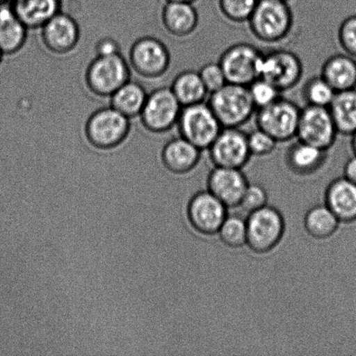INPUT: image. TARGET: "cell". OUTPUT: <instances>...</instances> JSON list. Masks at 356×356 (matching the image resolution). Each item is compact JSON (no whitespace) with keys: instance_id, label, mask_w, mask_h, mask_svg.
Returning <instances> with one entry per match:
<instances>
[{"instance_id":"26","label":"cell","mask_w":356,"mask_h":356,"mask_svg":"<svg viewBox=\"0 0 356 356\" xmlns=\"http://www.w3.org/2000/svg\"><path fill=\"white\" fill-rule=\"evenodd\" d=\"M170 88L183 107L205 102L209 97L199 72L194 70L180 72L174 79Z\"/></svg>"},{"instance_id":"16","label":"cell","mask_w":356,"mask_h":356,"mask_svg":"<svg viewBox=\"0 0 356 356\" xmlns=\"http://www.w3.org/2000/svg\"><path fill=\"white\" fill-rule=\"evenodd\" d=\"M249 181L242 169L215 167L209 172L207 188L227 208L240 205Z\"/></svg>"},{"instance_id":"7","label":"cell","mask_w":356,"mask_h":356,"mask_svg":"<svg viewBox=\"0 0 356 356\" xmlns=\"http://www.w3.org/2000/svg\"><path fill=\"white\" fill-rule=\"evenodd\" d=\"M301 109L282 96L270 106L257 110V127L273 137L278 144L291 141L298 134Z\"/></svg>"},{"instance_id":"3","label":"cell","mask_w":356,"mask_h":356,"mask_svg":"<svg viewBox=\"0 0 356 356\" xmlns=\"http://www.w3.org/2000/svg\"><path fill=\"white\" fill-rule=\"evenodd\" d=\"M86 83L96 96L110 97L131 80V68L121 52L97 55L86 72Z\"/></svg>"},{"instance_id":"1","label":"cell","mask_w":356,"mask_h":356,"mask_svg":"<svg viewBox=\"0 0 356 356\" xmlns=\"http://www.w3.org/2000/svg\"><path fill=\"white\" fill-rule=\"evenodd\" d=\"M294 14L284 0H258L252 15L248 20L250 33L264 44L286 40L294 27Z\"/></svg>"},{"instance_id":"6","label":"cell","mask_w":356,"mask_h":356,"mask_svg":"<svg viewBox=\"0 0 356 356\" xmlns=\"http://www.w3.org/2000/svg\"><path fill=\"white\" fill-rule=\"evenodd\" d=\"M246 222L247 245L257 254L270 252L284 235V216L277 208L268 204L249 213Z\"/></svg>"},{"instance_id":"4","label":"cell","mask_w":356,"mask_h":356,"mask_svg":"<svg viewBox=\"0 0 356 356\" xmlns=\"http://www.w3.org/2000/svg\"><path fill=\"white\" fill-rule=\"evenodd\" d=\"M130 130V118L110 106L90 115L86 121L85 134L93 147L111 149L127 138Z\"/></svg>"},{"instance_id":"8","label":"cell","mask_w":356,"mask_h":356,"mask_svg":"<svg viewBox=\"0 0 356 356\" xmlns=\"http://www.w3.org/2000/svg\"><path fill=\"white\" fill-rule=\"evenodd\" d=\"M259 78L273 83L282 92L295 88L303 76V65L298 54L277 49L261 54Z\"/></svg>"},{"instance_id":"38","label":"cell","mask_w":356,"mask_h":356,"mask_svg":"<svg viewBox=\"0 0 356 356\" xmlns=\"http://www.w3.org/2000/svg\"><path fill=\"white\" fill-rule=\"evenodd\" d=\"M350 145L352 152H353L354 155L356 156V131L350 137Z\"/></svg>"},{"instance_id":"21","label":"cell","mask_w":356,"mask_h":356,"mask_svg":"<svg viewBox=\"0 0 356 356\" xmlns=\"http://www.w3.org/2000/svg\"><path fill=\"white\" fill-rule=\"evenodd\" d=\"M321 76L336 92L356 89V59L341 51L323 63Z\"/></svg>"},{"instance_id":"10","label":"cell","mask_w":356,"mask_h":356,"mask_svg":"<svg viewBox=\"0 0 356 356\" xmlns=\"http://www.w3.org/2000/svg\"><path fill=\"white\" fill-rule=\"evenodd\" d=\"M338 136L329 108L306 106L301 109L296 138L323 151L336 144Z\"/></svg>"},{"instance_id":"12","label":"cell","mask_w":356,"mask_h":356,"mask_svg":"<svg viewBox=\"0 0 356 356\" xmlns=\"http://www.w3.org/2000/svg\"><path fill=\"white\" fill-rule=\"evenodd\" d=\"M207 151L213 165L223 168L243 169L252 156L241 128H222Z\"/></svg>"},{"instance_id":"37","label":"cell","mask_w":356,"mask_h":356,"mask_svg":"<svg viewBox=\"0 0 356 356\" xmlns=\"http://www.w3.org/2000/svg\"><path fill=\"white\" fill-rule=\"evenodd\" d=\"M343 177L351 183L356 184V156L352 154L345 163Z\"/></svg>"},{"instance_id":"40","label":"cell","mask_w":356,"mask_h":356,"mask_svg":"<svg viewBox=\"0 0 356 356\" xmlns=\"http://www.w3.org/2000/svg\"><path fill=\"white\" fill-rule=\"evenodd\" d=\"M10 0H0V6L6 5V3H10Z\"/></svg>"},{"instance_id":"20","label":"cell","mask_w":356,"mask_h":356,"mask_svg":"<svg viewBox=\"0 0 356 356\" xmlns=\"http://www.w3.org/2000/svg\"><path fill=\"white\" fill-rule=\"evenodd\" d=\"M161 17L165 30L177 38L190 36L198 26L197 10L191 3L166 2Z\"/></svg>"},{"instance_id":"22","label":"cell","mask_w":356,"mask_h":356,"mask_svg":"<svg viewBox=\"0 0 356 356\" xmlns=\"http://www.w3.org/2000/svg\"><path fill=\"white\" fill-rule=\"evenodd\" d=\"M327 159V151L298 140L289 146L285 163L291 172L298 176H309L318 172Z\"/></svg>"},{"instance_id":"33","label":"cell","mask_w":356,"mask_h":356,"mask_svg":"<svg viewBox=\"0 0 356 356\" xmlns=\"http://www.w3.org/2000/svg\"><path fill=\"white\" fill-rule=\"evenodd\" d=\"M248 145L251 156H266L275 152L278 143L267 132L257 128L248 134Z\"/></svg>"},{"instance_id":"34","label":"cell","mask_w":356,"mask_h":356,"mask_svg":"<svg viewBox=\"0 0 356 356\" xmlns=\"http://www.w3.org/2000/svg\"><path fill=\"white\" fill-rule=\"evenodd\" d=\"M202 81L209 94L216 92L225 86L227 81L225 72L218 62H209L202 66L198 71Z\"/></svg>"},{"instance_id":"30","label":"cell","mask_w":356,"mask_h":356,"mask_svg":"<svg viewBox=\"0 0 356 356\" xmlns=\"http://www.w3.org/2000/svg\"><path fill=\"white\" fill-rule=\"evenodd\" d=\"M258 0H218V8L223 17L235 24L247 23Z\"/></svg>"},{"instance_id":"18","label":"cell","mask_w":356,"mask_h":356,"mask_svg":"<svg viewBox=\"0 0 356 356\" xmlns=\"http://www.w3.org/2000/svg\"><path fill=\"white\" fill-rule=\"evenodd\" d=\"M201 149L183 137L174 138L162 151V161L165 168L177 175L193 170L201 159Z\"/></svg>"},{"instance_id":"9","label":"cell","mask_w":356,"mask_h":356,"mask_svg":"<svg viewBox=\"0 0 356 356\" xmlns=\"http://www.w3.org/2000/svg\"><path fill=\"white\" fill-rule=\"evenodd\" d=\"M181 108L170 87H160L148 93L139 118L146 130L165 134L177 127Z\"/></svg>"},{"instance_id":"32","label":"cell","mask_w":356,"mask_h":356,"mask_svg":"<svg viewBox=\"0 0 356 356\" xmlns=\"http://www.w3.org/2000/svg\"><path fill=\"white\" fill-rule=\"evenodd\" d=\"M337 41L341 51L356 59V14H350L341 20Z\"/></svg>"},{"instance_id":"23","label":"cell","mask_w":356,"mask_h":356,"mask_svg":"<svg viewBox=\"0 0 356 356\" xmlns=\"http://www.w3.org/2000/svg\"><path fill=\"white\" fill-rule=\"evenodd\" d=\"M28 29L14 13L10 3L0 6V51L3 55L19 51L26 44Z\"/></svg>"},{"instance_id":"39","label":"cell","mask_w":356,"mask_h":356,"mask_svg":"<svg viewBox=\"0 0 356 356\" xmlns=\"http://www.w3.org/2000/svg\"><path fill=\"white\" fill-rule=\"evenodd\" d=\"M166 2H183V3H194L197 0H165Z\"/></svg>"},{"instance_id":"11","label":"cell","mask_w":356,"mask_h":356,"mask_svg":"<svg viewBox=\"0 0 356 356\" xmlns=\"http://www.w3.org/2000/svg\"><path fill=\"white\" fill-rule=\"evenodd\" d=\"M261 52L254 45L237 43L230 45L222 55L218 63L222 66L228 83L249 86L259 78L258 70Z\"/></svg>"},{"instance_id":"19","label":"cell","mask_w":356,"mask_h":356,"mask_svg":"<svg viewBox=\"0 0 356 356\" xmlns=\"http://www.w3.org/2000/svg\"><path fill=\"white\" fill-rule=\"evenodd\" d=\"M9 3L28 30L41 29L62 7V0H12Z\"/></svg>"},{"instance_id":"41","label":"cell","mask_w":356,"mask_h":356,"mask_svg":"<svg viewBox=\"0 0 356 356\" xmlns=\"http://www.w3.org/2000/svg\"><path fill=\"white\" fill-rule=\"evenodd\" d=\"M3 54H2V51H0V64H1V62H2V57H3Z\"/></svg>"},{"instance_id":"35","label":"cell","mask_w":356,"mask_h":356,"mask_svg":"<svg viewBox=\"0 0 356 356\" xmlns=\"http://www.w3.org/2000/svg\"><path fill=\"white\" fill-rule=\"evenodd\" d=\"M268 204L266 190L258 184H249L244 191L240 207L248 213L264 208Z\"/></svg>"},{"instance_id":"15","label":"cell","mask_w":356,"mask_h":356,"mask_svg":"<svg viewBox=\"0 0 356 356\" xmlns=\"http://www.w3.org/2000/svg\"><path fill=\"white\" fill-rule=\"evenodd\" d=\"M41 38L44 47L52 54H68L79 44L80 28L72 16L60 12L41 27Z\"/></svg>"},{"instance_id":"13","label":"cell","mask_w":356,"mask_h":356,"mask_svg":"<svg viewBox=\"0 0 356 356\" xmlns=\"http://www.w3.org/2000/svg\"><path fill=\"white\" fill-rule=\"evenodd\" d=\"M170 58L169 49L154 37L138 38L130 50L131 67L145 79H156L165 75L170 68Z\"/></svg>"},{"instance_id":"17","label":"cell","mask_w":356,"mask_h":356,"mask_svg":"<svg viewBox=\"0 0 356 356\" xmlns=\"http://www.w3.org/2000/svg\"><path fill=\"white\" fill-rule=\"evenodd\" d=\"M324 200L341 222L356 221V184L337 177L327 187Z\"/></svg>"},{"instance_id":"42","label":"cell","mask_w":356,"mask_h":356,"mask_svg":"<svg viewBox=\"0 0 356 356\" xmlns=\"http://www.w3.org/2000/svg\"><path fill=\"white\" fill-rule=\"evenodd\" d=\"M284 1H287V2H289V0H284Z\"/></svg>"},{"instance_id":"14","label":"cell","mask_w":356,"mask_h":356,"mask_svg":"<svg viewBox=\"0 0 356 356\" xmlns=\"http://www.w3.org/2000/svg\"><path fill=\"white\" fill-rule=\"evenodd\" d=\"M187 216L195 232L213 236L218 233L228 216V208L208 190L199 191L188 202Z\"/></svg>"},{"instance_id":"29","label":"cell","mask_w":356,"mask_h":356,"mask_svg":"<svg viewBox=\"0 0 356 356\" xmlns=\"http://www.w3.org/2000/svg\"><path fill=\"white\" fill-rule=\"evenodd\" d=\"M218 234L226 246L237 249L247 245L246 219L237 215L227 216Z\"/></svg>"},{"instance_id":"2","label":"cell","mask_w":356,"mask_h":356,"mask_svg":"<svg viewBox=\"0 0 356 356\" xmlns=\"http://www.w3.org/2000/svg\"><path fill=\"white\" fill-rule=\"evenodd\" d=\"M208 97L207 103L222 128H241L257 111L248 86L227 83Z\"/></svg>"},{"instance_id":"24","label":"cell","mask_w":356,"mask_h":356,"mask_svg":"<svg viewBox=\"0 0 356 356\" xmlns=\"http://www.w3.org/2000/svg\"><path fill=\"white\" fill-rule=\"evenodd\" d=\"M338 134L350 137L356 131V89L336 93L329 107Z\"/></svg>"},{"instance_id":"25","label":"cell","mask_w":356,"mask_h":356,"mask_svg":"<svg viewBox=\"0 0 356 356\" xmlns=\"http://www.w3.org/2000/svg\"><path fill=\"white\" fill-rule=\"evenodd\" d=\"M147 97L141 83L129 80L110 97L111 106L131 120L139 117Z\"/></svg>"},{"instance_id":"36","label":"cell","mask_w":356,"mask_h":356,"mask_svg":"<svg viewBox=\"0 0 356 356\" xmlns=\"http://www.w3.org/2000/svg\"><path fill=\"white\" fill-rule=\"evenodd\" d=\"M97 55H109L118 54L120 51V44L113 38H106L97 44Z\"/></svg>"},{"instance_id":"31","label":"cell","mask_w":356,"mask_h":356,"mask_svg":"<svg viewBox=\"0 0 356 356\" xmlns=\"http://www.w3.org/2000/svg\"><path fill=\"white\" fill-rule=\"evenodd\" d=\"M248 88L257 110L270 106L280 99L282 93L273 83L261 78L254 80Z\"/></svg>"},{"instance_id":"5","label":"cell","mask_w":356,"mask_h":356,"mask_svg":"<svg viewBox=\"0 0 356 356\" xmlns=\"http://www.w3.org/2000/svg\"><path fill=\"white\" fill-rule=\"evenodd\" d=\"M177 127L179 136L201 151H207L222 129L206 102L181 108Z\"/></svg>"},{"instance_id":"28","label":"cell","mask_w":356,"mask_h":356,"mask_svg":"<svg viewBox=\"0 0 356 356\" xmlns=\"http://www.w3.org/2000/svg\"><path fill=\"white\" fill-rule=\"evenodd\" d=\"M336 90L322 76H312L302 88V99L309 106L329 107L332 102Z\"/></svg>"},{"instance_id":"27","label":"cell","mask_w":356,"mask_h":356,"mask_svg":"<svg viewBox=\"0 0 356 356\" xmlns=\"http://www.w3.org/2000/svg\"><path fill=\"white\" fill-rule=\"evenodd\" d=\"M340 222L337 216L324 204L309 209L305 218V228L313 238L324 240L337 232Z\"/></svg>"}]
</instances>
